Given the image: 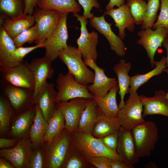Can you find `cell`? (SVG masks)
I'll list each match as a JSON object with an SVG mask.
<instances>
[{"mask_svg":"<svg viewBox=\"0 0 168 168\" xmlns=\"http://www.w3.org/2000/svg\"><path fill=\"white\" fill-rule=\"evenodd\" d=\"M72 143L85 159L104 156L113 160H123L117 152L108 148L91 134L76 131L72 133Z\"/></svg>","mask_w":168,"mask_h":168,"instance_id":"1","label":"cell"},{"mask_svg":"<svg viewBox=\"0 0 168 168\" xmlns=\"http://www.w3.org/2000/svg\"><path fill=\"white\" fill-rule=\"evenodd\" d=\"M58 57L78 83L87 86L93 82L94 73L82 61V54L77 48L68 45L67 48L59 53Z\"/></svg>","mask_w":168,"mask_h":168,"instance_id":"2","label":"cell"},{"mask_svg":"<svg viewBox=\"0 0 168 168\" xmlns=\"http://www.w3.org/2000/svg\"><path fill=\"white\" fill-rule=\"evenodd\" d=\"M137 154L139 158L149 156L159 138L155 123L145 121L131 130Z\"/></svg>","mask_w":168,"mask_h":168,"instance_id":"3","label":"cell"},{"mask_svg":"<svg viewBox=\"0 0 168 168\" xmlns=\"http://www.w3.org/2000/svg\"><path fill=\"white\" fill-rule=\"evenodd\" d=\"M72 133L65 128L57 137L47 142L45 148V166L49 168L62 167L70 148Z\"/></svg>","mask_w":168,"mask_h":168,"instance_id":"4","label":"cell"},{"mask_svg":"<svg viewBox=\"0 0 168 168\" xmlns=\"http://www.w3.org/2000/svg\"><path fill=\"white\" fill-rule=\"evenodd\" d=\"M56 82L58 90L56 103L66 102L77 98H93V96L89 91L86 86L78 83L68 71L65 74L59 73Z\"/></svg>","mask_w":168,"mask_h":168,"instance_id":"5","label":"cell"},{"mask_svg":"<svg viewBox=\"0 0 168 168\" xmlns=\"http://www.w3.org/2000/svg\"><path fill=\"white\" fill-rule=\"evenodd\" d=\"M143 106L137 91L129 93L123 107L120 109L117 118L121 127L131 131L145 121L142 116Z\"/></svg>","mask_w":168,"mask_h":168,"instance_id":"6","label":"cell"},{"mask_svg":"<svg viewBox=\"0 0 168 168\" xmlns=\"http://www.w3.org/2000/svg\"><path fill=\"white\" fill-rule=\"evenodd\" d=\"M33 15L38 32V36L35 42L36 44L44 43L57 28L62 13L38 7L35 8Z\"/></svg>","mask_w":168,"mask_h":168,"instance_id":"7","label":"cell"},{"mask_svg":"<svg viewBox=\"0 0 168 168\" xmlns=\"http://www.w3.org/2000/svg\"><path fill=\"white\" fill-rule=\"evenodd\" d=\"M1 79L13 86L28 89L34 91L35 81L30 63L23 61L11 68L4 69L0 68Z\"/></svg>","mask_w":168,"mask_h":168,"instance_id":"8","label":"cell"},{"mask_svg":"<svg viewBox=\"0 0 168 168\" xmlns=\"http://www.w3.org/2000/svg\"><path fill=\"white\" fill-rule=\"evenodd\" d=\"M73 15L80 22L81 25L80 35L76 40L77 48L83 59L90 58L96 62L98 56L96 49L98 43L97 33L94 31L90 32H88L86 28L87 19L83 16L77 13H73Z\"/></svg>","mask_w":168,"mask_h":168,"instance_id":"9","label":"cell"},{"mask_svg":"<svg viewBox=\"0 0 168 168\" xmlns=\"http://www.w3.org/2000/svg\"><path fill=\"white\" fill-rule=\"evenodd\" d=\"M62 13L58 26L53 34L45 42V50L44 56L52 62L56 60L59 53L67 48V41L68 35L67 27V21L68 14Z\"/></svg>","mask_w":168,"mask_h":168,"instance_id":"10","label":"cell"},{"mask_svg":"<svg viewBox=\"0 0 168 168\" xmlns=\"http://www.w3.org/2000/svg\"><path fill=\"white\" fill-rule=\"evenodd\" d=\"M88 99L77 98L69 101L56 103V107L62 113L65 128L72 133L77 131L82 114L86 107Z\"/></svg>","mask_w":168,"mask_h":168,"instance_id":"11","label":"cell"},{"mask_svg":"<svg viewBox=\"0 0 168 168\" xmlns=\"http://www.w3.org/2000/svg\"><path fill=\"white\" fill-rule=\"evenodd\" d=\"M140 39L137 43L145 49L152 68L155 65L154 56L157 49L162 46L165 39L168 37V29L157 28L154 30L151 28L142 30L137 33Z\"/></svg>","mask_w":168,"mask_h":168,"instance_id":"12","label":"cell"},{"mask_svg":"<svg viewBox=\"0 0 168 168\" xmlns=\"http://www.w3.org/2000/svg\"><path fill=\"white\" fill-rule=\"evenodd\" d=\"M85 64L94 71L93 82L86 86L89 91L93 96L102 97L106 95L110 90L118 84L115 78L107 77L105 73V69L98 66L96 62L90 58L83 59Z\"/></svg>","mask_w":168,"mask_h":168,"instance_id":"13","label":"cell"},{"mask_svg":"<svg viewBox=\"0 0 168 168\" xmlns=\"http://www.w3.org/2000/svg\"><path fill=\"white\" fill-rule=\"evenodd\" d=\"M105 15L104 14L99 17L94 16L90 19V24L91 26L95 28L106 38L111 50L118 56L124 57L126 54V51L124 43L122 39L113 31L111 28L112 24L108 23L105 21Z\"/></svg>","mask_w":168,"mask_h":168,"instance_id":"14","label":"cell"},{"mask_svg":"<svg viewBox=\"0 0 168 168\" xmlns=\"http://www.w3.org/2000/svg\"><path fill=\"white\" fill-rule=\"evenodd\" d=\"M32 145L31 140L27 138L21 139L14 147L1 149L0 154L8 160L14 167L21 168L28 166Z\"/></svg>","mask_w":168,"mask_h":168,"instance_id":"15","label":"cell"},{"mask_svg":"<svg viewBox=\"0 0 168 168\" xmlns=\"http://www.w3.org/2000/svg\"><path fill=\"white\" fill-rule=\"evenodd\" d=\"M0 85L2 92L15 110H19L24 108L28 104L35 103L33 91L13 86L2 80Z\"/></svg>","mask_w":168,"mask_h":168,"instance_id":"16","label":"cell"},{"mask_svg":"<svg viewBox=\"0 0 168 168\" xmlns=\"http://www.w3.org/2000/svg\"><path fill=\"white\" fill-rule=\"evenodd\" d=\"M52 61L44 56L34 58L30 63L35 81V88L33 92L35 98L39 91L47 82V80L53 77L55 71L51 64Z\"/></svg>","mask_w":168,"mask_h":168,"instance_id":"17","label":"cell"},{"mask_svg":"<svg viewBox=\"0 0 168 168\" xmlns=\"http://www.w3.org/2000/svg\"><path fill=\"white\" fill-rule=\"evenodd\" d=\"M117 153L131 168L139 161L131 131L121 127L119 132Z\"/></svg>","mask_w":168,"mask_h":168,"instance_id":"18","label":"cell"},{"mask_svg":"<svg viewBox=\"0 0 168 168\" xmlns=\"http://www.w3.org/2000/svg\"><path fill=\"white\" fill-rule=\"evenodd\" d=\"M166 95V92L160 90L156 91L152 97L140 96L143 106V117L155 114L168 117V100Z\"/></svg>","mask_w":168,"mask_h":168,"instance_id":"19","label":"cell"},{"mask_svg":"<svg viewBox=\"0 0 168 168\" xmlns=\"http://www.w3.org/2000/svg\"><path fill=\"white\" fill-rule=\"evenodd\" d=\"M58 92L54 84L47 82L40 90L35 98V103L40 107L45 119L48 122L56 109Z\"/></svg>","mask_w":168,"mask_h":168,"instance_id":"20","label":"cell"},{"mask_svg":"<svg viewBox=\"0 0 168 168\" xmlns=\"http://www.w3.org/2000/svg\"><path fill=\"white\" fill-rule=\"evenodd\" d=\"M114 20L115 26L119 30V36L122 40L126 36L125 30L133 32L135 28V23L130 13L127 3L118 8L107 10L104 12Z\"/></svg>","mask_w":168,"mask_h":168,"instance_id":"21","label":"cell"},{"mask_svg":"<svg viewBox=\"0 0 168 168\" xmlns=\"http://www.w3.org/2000/svg\"><path fill=\"white\" fill-rule=\"evenodd\" d=\"M0 22V26L12 39L35 23L33 15L24 13L13 19L1 16Z\"/></svg>","mask_w":168,"mask_h":168,"instance_id":"22","label":"cell"},{"mask_svg":"<svg viewBox=\"0 0 168 168\" xmlns=\"http://www.w3.org/2000/svg\"><path fill=\"white\" fill-rule=\"evenodd\" d=\"M131 67V64L130 62L127 63L125 60L121 59L118 63L115 64L113 68L118 79V84L119 87L118 92L120 98L119 105L120 109L124 105L125 95L129 93L131 77L128 75V72Z\"/></svg>","mask_w":168,"mask_h":168,"instance_id":"23","label":"cell"},{"mask_svg":"<svg viewBox=\"0 0 168 168\" xmlns=\"http://www.w3.org/2000/svg\"><path fill=\"white\" fill-rule=\"evenodd\" d=\"M121 127L117 117L105 115L98 110L97 118L91 135L96 138H99L114 133L119 132Z\"/></svg>","mask_w":168,"mask_h":168,"instance_id":"24","label":"cell"},{"mask_svg":"<svg viewBox=\"0 0 168 168\" xmlns=\"http://www.w3.org/2000/svg\"><path fill=\"white\" fill-rule=\"evenodd\" d=\"M119 91L118 84L113 87L107 94L103 97L93 96L99 111L108 116L117 117L120 110L116 101L117 93Z\"/></svg>","mask_w":168,"mask_h":168,"instance_id":"25","label":"cell"},{"mask_svg":"<svg viewBox=\"0 0 168 168\" xmlns=\"http://www.w3.org/2000/svg\"><path fill=\"white\" fill-rule=\"evenodd\" d=\"M16 47L13 39L0 26V68L7 69L17 66L12 57V53Z\"/></svg>","mask_w":168,"mask_h":168,"instance_id":"26","label":"cell"},{"mask_svg":"<svg viewBox=\"0 0 168 168\" xmlns=\"http://www.w3.org/2000/svg\"><path fill=\"white\" fill-rule=\"evenodd\" d=\"M35 108L34 122L30 130V136L32 145L34 147H37L44 142L49 124L44 119L40 107L36 103Z\"/></svg>","mask_w":168,"mask_h":168,"instance_id":"27","label":"cell"},{"mask_svg":"<svg viewBox=\"0 0 168 168\" xmlns=\"http://www.w3.org/2000/svg\"><path fill=\"white\" fill-rule=\"evenodd\" d=\"M98 111V107L94 99H88L87 104L81 116L77 131L91 134Z\"/></svg>","mask_w":168,"mask_h":168,"instance_id":"28","label":"cell"},{"mask_svg":"<svg viewBox=\"0 0 168 168\" xmlns=\"http://www.w3.org/2000/svg\"><path fill=\"white\" fill-rule=\"evenodd\" d=\"M37 6L62 13H77L81 9L80 5L76 0H38Z\"/></svg>","mask_w":168,"mask_h":168,"instance_id":"29","label":"cell"},{"mask_svg":"<svg viewBox=\"0 0 168 168\" xmlns=\"http://www.w3.org/2000/svg\"><path fill=\"white\" fill-rule=\"evenodd\" d=\"M166 57L163 56L159 61H155V68L143 74H137L131 77V83L129 93L137 92L138 89L152 77L158 75L166 68Z\"/></svg>","mask_w":168,"mask_h":168,"instance_id":"30","label":"cell"},{"mask_svg":"<svg viewBox=\"0 0 168 168\" xmlns=\"http://www.w3.org/2000/svg\"><path fill=\"white\" fill-rule=\"evenodd\" d=\"M35 108L32 107L18 116L12 126L11 134L14 137L24 135L29 130L34 119Z\"/></svg>","mask_w":168,"mask_h":168,"instance_id":"31","label":"cell"},{"mask_svg":"<svg viewBox=\"0 0 168 168\" xmlns=\"http://www.w3.org/2000/svg\"><path fill=\"white\" fill-rule=\"evenodd\" d=\"M48 123V129L44 139V141L46 142L51 141L60 134L65 128L64 117L59 109L56 108Z\"/></svg>","mask_w":168,"mask_h":168,"instance_id":"32","label":"cell"},{"mask_svg":"<svg viewBox=\"0 0 168 168\" xmlns=\"http://www.w3.org/2000/svg\"><path fill=\"white\" fill-rule=\"evenodd\" d=\"M25 0H0L1 16L10 19L24 13Z\"/></svg>","mask_w":168,"mask_h":168,"instance_id":"33","label":"cell"},{"mask_svg":"<svg viewBox=\"0 0 168 168\" xmlns=\"http://www.w3.org/2000/svg\"><path fill=\"white\" fill-rule=\"evenodd\" d=\"M127 4L135 24L142 25L147 10L146 2L143 0H127Z\"/></svg>","mask_w":168,"mask_h":168,"instance_id":"34","label":"cell"},{"mask_svg":"<svg viewBox=\"0 0 168 168\" xmlns=\"http://www.w3.org/2000/svg\"><path fill=\"white\" fill-rule=\"evenodd\" d=\"M90 164L80 154L72 144L65 161L62 167L64 168H85Z\"/></svg>","mask_w":168,"mask_h":168,"instance_id":"35","label":"cell"},{"mask_svg":"<svg viewBox=\"0 0 168 168\" xmlns=\"http://www.w3.org/2000/svg\"><path fill=\"white\" fill-rule=\"evenodd\" d=\"M160 0H147V8L141 29L144 30L151 28L157 17V12L160 7Z\"/></svg>","mask_w":168,"mask_h":168,"instance_id":"36","label":"cell"},{"mask_svg":"<svg viewBox=\"0 0 168 168\" xmlns=\"http://www.w3.org/2000/svg\"><path fill=\"white\" fill-rule=\"evenodd\" d=\"M13 108L3 96L0 98V132H5L10 122Z\"/></svg>","mask_w":168,"mask_h":168,"instance_id":"37","label":"cell"},{"mask_svg":"<svg viewBox=\"0 0 168 168\" xmlns=\"http://www.w3.org/2000/svg\"><path fill=\"white\" fill-rule=\"evenodd\" d=\"M38 36L36 26L34 25L26 29L13 39L16 47L22 46L26 43L30 44L35 42Z\"/></svg>","mask_w":168,"mask_h":168,"instance_id":"38","label":"cell"},{"mask_svg":"<svg viewBox=\"0 0 168 168\" xmlns=\"http://www.w3.org/2000/svg\"><path fill=\"white\" fill-rule=\"evenodd\" d=\"M44 44L41 43L28 47L22 46L16 47L12 54L13 61L16 65H18L23 62V59L28 54L35 49L44 47Z\"/></svg>","mask_w":168,"mask_h":168,"instance_id":"39","label":"cell"},{"mask_svg":"<svg viewBox=\"0 0 168 168\" xmlns=\"http://www.w3.org/2000/svg\"><path fill=\"white\" fill-rule=\"evenodd\" d=\"M160 11L156 21L153 25L155 29L159 27L168 29V0H160Z\"/></svg>","mask_w":168,"mask_h":168,"instance_id":"40","label":"cell"},{"mask_svg":"<svg viewBox=\"0 0 168 168\" xmlns=\"http://www.w3.org/2000/svg\"><path fill=\"white\" fill-rule=\"evenodd\" d=\"M79 3L82 7L84 12L83 16L87 19H90L94 16L91 13L93 7L99 8L100 7L97 0H78Z\"/></svg>","mask_w":168,"mask_h":168,"instance_id":"41","label":"cell"},{"mask_svg":"<svg viewBox=\"0 0 168 168\" xmlns=\"http://www.w3.org/2000/svg\"><path fill=\"white\" fill-rule=\"evenodd\" d=\"M44 155L40 149L32 152L30 156L28 167L30 168H42L44 165Z\"/></svg>","mask_w":168,"mask_h":168,"instance_id":"42","label":"cell"},{"mask_svg":"<svg viewBox=\"0 0 168 168\" xmlns=\"http://www.w3.org/2000/svg\"><path fill=\"white\" fill-rule=\"evenodd\" d=\"M118 138L119 132H116L98 139L108 148L117 152Z\"/></svg>","mask_w":168,"mask_h":168,"instance_id":"43","label":"cell"},{"mask_svg":"<svg viewBox=\"0 0 168 168\" xmlns=\"http://www.w3.org/2000/svg\"><path fill=\"white\" fill-rule=\"evenodd\" d=\"M110 159L104 156L90 157L86 159L91 165L97 168H111Z\"/></svg>","mask_w":168,"mask_h":168,"instance_id":"44","label":"cell"},{"mask_svg":"<svg viewBox=\"0 0 168 168\" xmlns=\"http://www.w3.org/2000/svg\"><path fill=\"white\" fill-rule=\"evenodd\" d=\"M38 0H25V8L24 13L33 15L37 6Z\"/></svg>","mask_w":168,"mask_h":168,"instance_id":"45","label":"cell"},{"mask_svg":"<svg viewBox=\"0 0 168 168\" xmlns=\"http://www.w3.org/2000/svg\"><path fill=\"white\" fill-rule=\"evenodd\" d=\"M15 139H9L1 138H0V148L1 149L9 148L14 147L16 144Z\"/></svg>","mask_w":168,"mask_h":168,"instance_id":"46","label":"cell"},{"mask_svg":"<svg viewBox=\"0 0 168 168\" xmlns=\"http://www.w3.org/2000/svg\"><path fill=\"white\" fill-rule=\"evenodd\" d=\"M111 168H131L123 160L111 159Z\"/></svg>","mask_w":168,"mask_h":168,"instance_id":"47","label":"cell"},{"mask_svg":"<svg viewBox=\"0 0 168 168\" xmlns=\"http://www.w3.org/2000/svg\"><path fill=\"white\" fill-rule=\"evenodd\" d=\"M125 0H110L106 6V10L113 9L115 6L119 7L125 4Z\"/></svg>","mask_w":168,"mask_h":168,"instance_id":"48","label":"cell"},{"mask_svg":"<svg viewBox=\"0 0 168 168\" xmlns=\"http://www.w3.org/2000/svg\"><path fill=\"white\" fill-rule=\"evenodd\" d=\"M14 167L12 165L2 158L0 160V168H13Z\"/></svg>","mask_w":168,"mask_h":168,"instance_id":"49","label":"cell"},{"mask_svg":"<svg viewBox=\"0 0 168 168\" xmlns=\"http://www.w3.org/2000/svg\"><path fill=\"white\" fill-rule=\"evenodd\" d=\"M162 46L165 49L167 53L166 57V66L167 68H168V38L166 37L164 40Z\"/></svg>","mask_w":168,"mask_h":168,"instance_id":"50","label":"cell"},{"mask_svg":"<svg viewBox=\"0 0 168 168\" xmlns=\"http://www.w3.org/2000/svg\"><path fill=\"white\" fill-rule=\"evenodd\" d=\"M163 72H166L168 75V68H165L163 70ZM166 98L167 100H168V90L167 92L166 93Z\"/></svg>","mask_w":168,"mask_h":168,"instance_id":"51","label":"cell"},{"mask_svg":"<svg viewBox=\"0 0 168 168\" xmlns=\"http://www.w3.org/2000/svg\"></svg>","mask_w":168,"mask_h":168,"instance_id":"52","label":"cell"}]
</instances>
